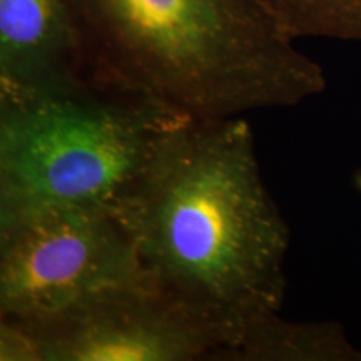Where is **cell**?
<instances>
[{"mask_svg":"<svg viewBox=\"0 0 361 361\" xmlns=\"http://www.w3.org/2000/svg\"><path fill=\"white\" fill-rule=\"evenodd\" d=\"M186 117L89 74L0 92V223L66 207L112 214Z\"/></svg>","mask_w":361,"mask_h":361,"instance_id":"obj_3","label":"cell"},{"mask_svg":"<svg viewBox=\"0 0 361 361\" xmlns=\"http://www.w3.org/2000/svg\"><path fill=\"white\" fill-rule=\"evenodd\" d=\"M144 278L107 211L66 207L0 223V319L49 318Z\"/></svg>","mask_w":361,"mask_h":361,"instance_id":"obj_4","label":"cell"},{"mask_svg":"<svg viewBox=\"0 0 361 361\" xmlns=\"http://www.w3.org/2000/svg\"><path fill=\"white\" fill-rule=\"evenodd\" d=\"M85 74L67 0H0V92Z\"/></svg>","mask_w":361,"mask_h":361,"instance_id":"obj_6","label":"cell"},{"mask_svg":"<svg viewBox=\"0 0 361 361\" xmlns=\"http://www.w3.org/2000/svg\"><path fill=\"white\" fill-rule=\"evenodd\" d=\"M293 39L361 40V0H255Z\"/></svg>","mask_w":361,"mask_h":361,"instance_id":"obj_8","label":"cell"},{"mask_svg":"<svg viewBox=\"0 0 361 361\" xmlns=\"http://www.w3.org/2000/svg\"><path fill=\"white\" fill-rule=\"evenodd\" d=\"M85 74L197 119L290 106L322 72L255 0H67Z\"/></svg>","mask_w":361,"mask_h":361,"instance_id":"obj_2","label":"cell"},{"mask_svg":"<svg viewBox=\"0 0 361 361\" xmlns=\"http://www.w3.org/2000/svg\"><path fill=\"white\" fill-rule=\"evenodd\" d=\"M219 346L146 278L49 318L0 319L2 361H213Z\"/></svg>","mask_w":361,"mask_h":361,"instance_id":"obj_5","label":"cell"},{"mask_svg":"<svg viewBox=\"0 0 361 361\" xmlns=\"http://www.w3.org/2000/svg\"><path fill=\"white\" fill-rule=\"evenodd\" d=\"M112 216L147 281L218 335L214 361L278 313L288 229L246 117H186Z\"/></svg>","mask_w":361,"mask_h":361,"instance_id":"obj_1","label":"cell"},{"mask_svg":"<svg viewBox=\"0 0 361 361\" xmlns=\"http://www.w3.org/2000/svg\"><path fill=\"white\" fill-rule=\"evenodd\" d=\"M346 355L329 329L298 326L269 313L252 322L219 361H291Z\"/></svg>","mask_w":361,"mask_h":361,"instance_id":"obj_7","label":"cell"}]
</instances>
